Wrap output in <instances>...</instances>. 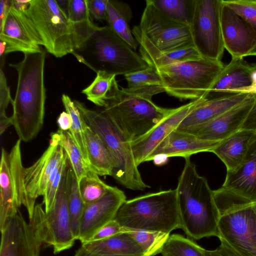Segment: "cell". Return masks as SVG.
Segmentation results:
<instances>
[{"mask_svg":"<svg viewBox=\"0 0 256 256\" xmlns=\"http://www.w3.org/2000/svg\"><path fill=\"white\" fill-rule=\"evenodd\" d=\"M20 142L17 140L10 152L2 148L0 164V228L18 208L26 204L24 183V170Z\"/></svg>","mask_w":256,"mask_h":256,"instance_id":"cell-13","label":"cell"},{"mask_svg":"<svg viewBox=\"0 0 256 256\" xmlns=\"http://www.w3.org/2000/svg\"><path fill=\"white\" fill-rule=\"evenodd\" d=\"M252 206H253L254 209L256 211V202H251Z\"/></svg>","mask_w":256,"mask_h":256,"instance_id":"cell-53","label":"cell"},{"mask_svg":"<svg viewBox=\"0 0 256 256\" xmlns=\"http://www.w3.org/2000/svg\"><path fill=\"white\" fill-rule=\"evenodd\" d=\"M57 124L59 130L64 131H68L72 124V119L70 115L66 112H62L60 114L57 119Z\"/></svg>","mask_w":256,"mask_h":256,"instance_id":"cell-47","label":"cell"},{"mask_svg":"<svg viewBox=\"0 0 256 256\" xmlns=\"http://www.w3.org/2000/svg\"><path fill=\"white\" fill-rule=\"evenodd\" d=\"M73 55L96 72L125 75L150 67L108 26H98Z\"/></svg>","mask_w":256,"mask_h":256,"instance_id":"cell-5","label":"cell"},{"mask_svg":"<svg viewBox=\"0 0 256 256\" xmlns=\"http://www.w3.org/2000/svg\"><path fill=\"white\" fill-rule=\"evenodd\" d=\"M45 58L46 54L42 50L24 54L22 61L10 64L18 73L16 92L11 102L12 124L19 139L24 142L34 138L44 124L46 100Z\"/></svg>","mask_w":256,"mask_h":256,"instance_id":"cell-1","label":"cell"},{"mask_svg":"<svg viewBox=\"0 0 256 256\" xmlns=\"http://www.w3.org/2000/svg\"><path fill=\"white\" fill-rule=\"evenodd\" d=\"M87 0L88 10L92 18L100 22H106L108 0Z\"/></svg>","mask_w":256,"mask_h":256,"instance_id":"cell-43","label":"cell"},{"mask_svg":"<svg viewBox=\"0 0 256 256\" xmlns=\"http://www.w3.org/2000/svg\"><path fill=\"white\" fill-rule=\"evenodd\" d=\"M0 230V256H40V247L44 244V232L37 213H33L28 223L18 210Z\"/></svg>","mask_w":256,"mask_h":256,"instance_id":"cell-12","label":"cell"},{"mask_svg":"<svg viewBox=\"0 0 256 256\" xmlns=\"http://www.w3.org/2000/svg\"><path fill=\"white\" fill-rule=\"evenodd\" d=\"M132 17L130 6L116 0H108L107 20L108 26L132 49L136 50L138 43L135 39L130 26Z\"/></svg>","mask_w":256,"mask_h":256,"instance_id":"cell-27","label":"cell"},{"mask_svg":"<svg viewBox=\"0 0 256 256\" xmlns=\"http://www.w3.org/2000/svg\"><path fill=\"white\" fill-rule=\"evenodd\" d=\"M78 184L80 194L84 204H90L101 198L110 186L102 181L98 174L90 170Z\"/></svg>","mask_w":256,"mask_h":256,"instance_id":"cell-36","label":"cell"},{"mask_svg":"<svg viewBox=\"0 0 256 256\" xmlns=\"http://www.w3.org/2000/svg\"><path fill=\"white\" fill-rule=\"evenodd\" d=\"M92 82L82 93L95 105L103 107L116 76L104 71H98Z\"/></svg>","mask_w":256,"mask_h":256,"instance_id":"cell-35","label":"cell"},{"mask_svg":"<svg viewBox=\"0 0 256 256\" xmlns=\"http://www.w3.org/2000/svg\"><path fill=\"white\" fill-rule=\"evenodd\" d=\"M128 88L162 86V79L156 70L152 67L124 75Z\"/></svg>","mask_w":256,"mask_h":256,"instance_id":"cell-39","label":"cell"},{"mask_svg":"<svg viewBox=\"0 0 256 256\" xmlns=\"http://www.w3.org/2000/svg\"><path fill=\"white\" fill-rule=\"evenodd\" d=\"M256 140V130L240 129L222 140L212 152L224 162L227 172L232 171L242 162Z\"/></svg>","mask_w":256,"mask_h":256,"instance_id":"cell-25","label":"cell"},{"mask_svg":"<svg viewBox=\"0 0 256 256\" xmlns=\"http://www.w3.org/2000/svg\"><path fill=\"white\" fill-rule=\"evenodd\" d=\"M120 88L114 79L100 112L129 142L145 134L172 110L152 101L153 96L165 92L162 86Z\"/></svg>","mask_w":256,"mask_h":256,"instance_id":"cell-2","label":"cell"},{"mask_svg":"<svg viewBox=\"0 0 256 256\" xmlns=\"http://www.w3.org/2000/svg\"><path fill=\"white\" fill-rule=\"evenodd\" d=\"M68 202L72 232L77 240L85 204L80 194L78 181L70 162L68 170Z\"/></svg>","mask_w":256,"mask_h":256,"instance_id":"cell-32","label":"cell"},{"mask_svg":"<svg viewBox=\"0 0 256 256\" xmlns=\"http://www.w3.org/2000/svg\"><path fill=\"white\" fill-rule=\"evenodd\" d=\"M86 138L90 170L100 176H112L114 168L112 158L98 135L88 125Z\"/></svg>","mask_w":256,"mask_h":256,"instance_id":"cell-28","label":"cell"},{"mask_svg":"<svg viewBox=\"0 0 256 256\" xmlns=\"http://www.w3.org/2000/svg\"><path fill=\"white\" fill-rule=\"evenodd\" d=\"M74 102L88 125L98 135L110 152L114 164L112 176L131 190H144L150 188L142 180L130 142L112 121L100 112L88 108L78 100Z\"/></svg>","mask_w":256,"mask_h":256,"instance_id":"cell-7","label":"cell"},{"mask_svg":"<svg viewBox=\"0 0 256 256\" xmlns=\"http://www.w3.org/2000/svg\"><path fill=\"white\" fill-rule=\"evenodd\" d=\"M144 252V256L160 254L170 234L148 230H128Z\"/></svg>","mask_w":256,"mask_h":256,"instance_id":"cell-37","label":"cell"},{"mask_svg":"<svg viewBox=\"0 0 256 256\" xmlns=\"http://www.w3.org/2000/svg\"><path fill=\"white\" fill-rule=\"evenodd\" d=\"M68 165L61 180L53 204L44 216L45 244L58 254L70 249L76 240L72 230L68 202Z\"/></svg>","mask_w":256,"mask_h":256,"instance_id":"cell-14","label":"cell"},{"mask_svg":"<svg viewBox=\"0 0 256 256\" xmlns=\"http://www.w3.org/2000/svg\"><path fill=\"white\" fill-rule=\"evenodd\" d=\"M220 244L216 249L206 250V256H242L232 249L223 239L219 238Z\"/></svg>","mask_w":256,"mask_h":256,"instance_id":"cell-45","label":"cell"},{"mask_svg":"<svg viewBox=\"0 0 256 256\" xmlns=\"http://www.w3.org/2000/svg\"><path fill=\"white\" fill-rule=\"evenodd\" d=\"M204 98L172 108L157 124L144 136L130 142L136 164L138 166L147 159L158 144L172 130L176 129L185 117Z\"/></svg>","mask_w":256,"mask_h":256,"instance_id":"cell-20","label":"cell"},{"mask_svg":"<svg viewBox=\"0 0 256 256\" xmlns=\"http://www.w3.org/2000/svg\"><path fill=\"white\" fill-rule=\"evenodd\" d=\"M246 92H256V64H249L242 58H232L204 98L210 100Z\"/></svg>","mask_w":256,"mask_h":256,"instance_id":"cell-17","label":"cell"},{"mask_svg":"<svg viewBox=\"0 0 256 256\" xmlns=\"http://www.w3.org/2000/svg\"><path fill=\"white\" fill-rule=\"evenodd\" d=\"M256 98V92H251L241 102L216 118L203 124L180 130L202 139L222 141L242 128Z\"/></svg>","mask_w":256,"mask_h":256,"instance_id":"cell-18","label":"cell"},{"mask_svg":"<svg viewBox=\"0 0 256 256\" xmlns=\"http://www.w3.org/2000/svg\"><path fill=\"white\" fill-rule=\"evenodd\" d=\"M50 136V141L61 146L66 152L78 182L90 170L70 132L58 130Z\"/></svg>","mask_w":256,"mask_h":256,"instance_id":"cell-30","label":"cell"},{"mask_svg":"<svg viewBox=\"0 0 256 256\" xmlns=\"http://www.w3.org/2000/svg\"><path fill=\"white\" fill-rule=\"evenodd\" d=\"M184 160L176 188L180 228L191 240L218 238L220 212L214 190L198 174L190 157Z\"/></svg>","mask_w":256,"mask_h":256,"instance_id":"cell-3","label":"cell"},{"mask_svg":"<svg viewBox=\"0 0 256 256\" xmlns=\"http://www.w3.org/2000/svg\"><path fill=\"white\" fill-rule=\"evenodd\" d=\"M251 92H242L199 104L182 121L178 130H184L206 123L243 101Z\"/></svg>","mask_w":256,"mask_h":256,"instance_id":"cell-24","label":"cell"},{"mask_svg":"<svg viewBox=\"0 0 256 256\" xmlns=\"http://www.w3.org/2000/svg\"><path fill=\"white\" fill-rule=\"evenodd\" d=\"M12 0H0V27L3 24L11 6Z\"/></svg>","mask_w":256,"mask_h":256,"instance_id":"cell-48","label":"cell"},{"mask_svg":"<svg viewBox=\"0 0 256 256\" xmlns=\"http://www.w3.org/2000/svg\"><path fill=\"white\" fill-rule=\"evenodd\" d=\"M126 198L123 191L116 186H110L101 198L85 204L78 240L82 244L89 242L101 228L114 219Z\"/></svg>","mask_w":256,"mask_h":256,"instance_id":"cell-19","label":"cell"},{"mask_svg":"<svg viewBox=\"0 0 256 256\" xmlns=\"http://www.w3.org/2000/svg\"><path fill=\"white\" fill-rule=\"evenodd\" d=\"M97 254L144 256V252L128 231H124L104 240L90 241L81 246Z\"/></svg>","mask_w":256,"mask_h":256,"instance_id":"cell-26","label":"cell"},{"mask_svg":"<svg viewBox=\"0 0 256 256\" xmlns=\"http://www.w3.org/2000/svg\"><path fill=\"white\" fill-rule=\"evenodd\" d=\"M256 56V46L248 54V56Z\"/></svg>","mask_w":256,"mask_h":256,"instance_id":"cell-52","label":"cell"},{"mask_svg":"<svg viewBox=\"0 0 256 256\" xmlns=\"http://www.w3.org/2000/svg\"><path fill=\"white\" fill-rule=\"evenodd\" d=\"M68 18L74 26L78 49L98 26L92 20L88 0H68Z\"/></svg>","mask_w":256,"mask_h":256,"instance_id":"cell-29","label":"cell"},{"mask_svg":"<svg viewBox=\"0 0 256 256\" xmlns=\"http://www.w3.org/2000/svg\"><path fill=\"white\" fill-rule=\"evenodd\" d=\"M160 254L162 256H206L205 249L180 234L169 236Z\"/></svg>","mask_w":256,"mask_h":256,"instance_id":"cell-34","label":"cell"},{"mask_svg":"<svg viewBox=\"0 0 256 256\" xmlns=\"http://www.w3.org/2000/svg\"><path fill=\"white\" fill-rule=\"evenodd\" d=\"M224 67L221 60L202 58L155 68L166 93L182 100H194L204 97Z\"/></svg>","mask_w":256,"mask_h":256,"instance_id":"cell-9","label":"cell"},{"mask_svg":"<svg viewBox=\"0 0 256 256\" xmlns=\"http://www.w3.org/2000/svg\"><path fill=\"white\" fill-rule=\"evenodd\" d=\"M241 129L252 130L256 131V98L254 103Z\"/></svg>","mask_w":256,"mask_h":256,"instance_id":"cell-46","label":"cell"},{"mask_svg":"<svg viewBox=\"0 0 256 256\" xmlns=\"http://www.w3.org/2000/svg\"><path fill=\"white\" fill-rule=\"evenodd\" d=\"M221 25L224 48L232 58L248 56L256 46V30L224 2Z\"/></svg>","mask_w":256,"mask_h":256,"instance_id":"cell-21","label":"cell"},{"mask_svg":"<svg viewBox=\"0 0 256 256\" xmlns=\"http://www.w3.org/2000/svg\"><path fill=\"white\" fill-rule=\"evenodd\" d=\"M6 46V43L4 42L0 41V56L1 58L5 56Z\"/></svg>","mask_w":256,"mask_h":256,"instance_id":"cell-51","label":"cell"},{"mask_svg":"<svg viewBox=\"0 0 256 256\" xmlns=\"http://www.w3.org/2000/svg\"><path fill=\"white\" fill-rule=\"evenodd\" d=\"M64 152L61 146L50 140L48 146L41 156L32 166L24 168V206L29 219L32 216L36 200L40 196H44L50 178L62 160Z\"/></svg>","mask_w":256,"mask_h":256,"instance_id":"cell-16","label":"cell"},{"mask_svg":"<svg viewBox=\"0 0 256 256\" xmlns=\"http://www.w3.org/2000/svg\"><path fill=\"white\" fill-rule=\"evenodd\" d=\"M168 157L165 154H158L155 156L152 160L155 165L162 166L165 164L168 161Z\"/></svg>","mask_w":256,"mask_h":256,"instance_id":"cell-49","label":"cell"},{"mask_svg":"<svg viewBox=\"0 0 256 256\" xmlns=\"http://www.w3.org/2000/svg\"><path fill=\"white\" fill-rule=\"evenodd\" d=\"M28 8L16 10L11 4L0 27V40L6 44L5 55L13 52L26 54L42 50V41L26 12Z\"/></svg>","mask_w":256,"mask_h":256,"instance_id":"cell-15","label":"cell"},{"mask_svg":"<svg viewBox=\"0 0 256 256\" xmlns=\"http://www.w3.org/2000/svg\"><path fill=\"white\" fill-rule=\"evenodd\" d=\"M122 231H124L123 229L118 223L113 220L101 228L90 241H96L108 238Z\"/></svg>","mask_w":256,"mask_h":256,"instance_id":"cell-44","label":"cell"},{"mask_svg":"<svg viewBox=\"0 0 256 256\" xmlns=\"http://www.w3.org/2000/svg\"><path fill=\"white\" fill-rule=\"evenodd\" d=\"M138 25L132 33L140 45L142 58L152 66L160 56L194 46L190 25L169 18L150 1L146 0Z\"/></svg>","mask_w":256,"mask_h":256,"instance_id":"cell-6","label":"cell"},{"mask_svg":"<svg viewBox=\"0 0 256 256\" xmlns=\"http://www.w3.org/2000/svg\"><path fill=\"white\" fill-rule=\"evenodd\" d=\"M69 162L68 156L65 151L62 160L50 178L43 196L42 204H44L46 212L50 210L53 204L62 176Z\"/></svg>","mask_w":256,"mask_h":256,"instance_id":"cell-38","label":"cell"},{"mask_svg":"<svg viewBox=\"0 0 256 256\" xmlns=\"http://www.w3.org/2000/svg\"><path fill=\"white\" fill-rule=\"evenodd\" d=\"M220 188L248 202H256V140L240 165L227 172Z\"/></svg>","mask_w":256,"mask_h":256,"instance_id":"cell-23","label":"cell"},{"mask_svg":"<svg viewBox=\"0 0 256 256\" xmlns=\"http://www.w3.org/2000/svg\"><path fill=\"white\" fill-rule=\"evenodd\" d=\"M74 256H122L114 255H100L92 253L85 250L82 246L76 250Z\"/></svg>","mask_w":256,"mask_h":256,"instance_id":"cell-50","label":"cell"},{"mask_svg":"<svg viewBox=\"0 0 256 256\" xmlns=\"http://www.w3.org/2000/svg\"><path fill=\"white\" fill-rule=\"evenodd\" d=\"M124 230H148L170 234L180 228L176 189L149 193L126 200L114 219Z\"/></svg>","mask_w":256,"mask_h":256,"instance_id":"cell-4","label":"cell"},{"mask_svg":"<svg viewBox=\"0 0 256 256\" xmlns=\"http://www.w3.org/2000/svg\"><path fill=\"white\" fill-rule=\"evenodd\" d=\"M221 141L202 139L189 132L175 129L168 134L151 153L146 162L156 155L184 158L200 152H212Z\"/></svg>","mask_w":256,"mask_h":256,"instance_id":"cell-22","label":"cell"},{"mask_svg":"<svg viewBox=\"0 0 256 256\" xmlns=\"http://www.w3.org/2000/svg\"><path fill=\"white\" fill-rule=\"evenodd\" d=\"M222 1L224 4L256 30V0Z\"/></svg>","mask_w":256,"mask_h":256,"instance_id":"cell-41","label":"cell"},{"mask_svg":"<svg viewBox=\"0 0 256 256\" xmlns=\"http://www.w3.org/2000/svg\"><path fill=\"white\" fill-rule=\"evenodd\" d=\"M62 101L66 112L70 115L72 119V126L68 131L88 166L86 138L88 124L79 109L68 96L62 94Z\"/></svg>","mask_w":256,"mask_h":256,"instance_id":"cell-31","label":"cell"},{"mask_svg":"<svg viewBox=\"0 0 256 256\" xmlns=\"http://www.w3.org/2000/svg\"><path fill=\"white\" fill-rule=\"evenodd\" d=\"M214 192L220 212L218 238L242 256H256V211L251 202L220 188Z\"/></svg>","mask_w":256,"mask_h":256,"instance_id":"cell-8","label":"cell"},{"mask_svg":"<svg viewBox=\"0 0 256 256\" xmlns=\"http://www.w3.org/2000/svg\"><path fill=\"white\" fill-rule=\"evenodd\" d=\"M204 58L202 56L194 46L186 47L164 54L158 59L151 66H158L182 63L196 60Z\"/></svg>","mask_w":256,"mask_h":256,"instance_id":"cell-40","label":"cell"},{"mask_svg":"<svg viewBox=\"0 0 256 256\" xmlns=\"http://www.w3.org/2000/svg\"><path fill=\"white\" fill-rule=\"evenodd\" d=\"M222 0H196L190 26L194 46L204 58L220 60L224 46L221 14Z\"/></svg>","mask_w":256,"mask_h":256,"instance_id":"cell-11","label":"cell"},{"mask_svg":"<svg viewBox=\"0 0 256 256\" xmlns=\"http://www.w3.org/2000/svg\"><path fill=\"white\" fill-rule=\"evenodd\" d=\"M26 12L48 52L56 58L78 49L74 28L56 0H30Z\"/></svg>","mask_w":256,"mask_h":256,"instance_id":"cell-10","label":"cell"},{"mask_svg":"<svg viewBox=\"0 0 256 256\" xmlns=\"http://www.w3.org/2000/svg\"><path fill=\"white\" fill-rule=\"evenodd\" d=\"M161 12L177 22L190 25L195 8L196 0H150Z\"/></svg>","mask_w":256,"mask_h":256,"instance_id":"cell-33","label":"cell"},{"mask_svg":"<svg viewBox=\"0 0 256 256\" xmlns=\"http://www.w3.org/2000/svg\"><path fill=\"white\" fill-rule=\"evenodd\" d=\"M12 100L10 88L8 86L5 74L0 68V134H2L8 127L12 126L10 117L6 114V109Z\"/></svg>","mask_w":256,"mask_h":256,"instance_id":"cell-42","label":"cell"}]
</instances>
